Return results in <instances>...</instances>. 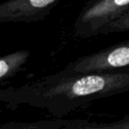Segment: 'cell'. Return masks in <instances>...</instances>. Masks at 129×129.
<instances>
[{"instance_id":"6da1fadb","label":"cell","mask_w":129,"mask_h":129,"mask_svg":"<svg viewBox=\"0 0 129 129\" xmlns=\"http://www.w3.org/2000/svg\"><path fill=\"white\" fill-rule=\"evenodd\" d=\"M127 91L129 67L93 72L64 69L20 87L0 89V102L11 109L27 105L61 117L95 100Z\"/></svg>"},{"instance_id":"8992f818","label":"cell","mask_w":129,"mask_h":129,"mask_svg":"<svg viewBox=\"0 0 129 129\" xmlns=\"http://www.w3.org/2000/svg\"><path fill=\"white\" fill-rule=\"evenodd\" d=\"M129 30V8L126 9L123 13H121L119 16L108 22L106 25L101 27L97 34L101 33H115V32H123Z\"/></svg>"},{"instance_id":"7a4b0ae2","label":"cell","mask_w":129,"mask_h":129,"mask_svg":"<svg viewBox=\"0 0 129 129\" xmlns=\"http://www.w3.org/2000/svg\"><path fill=\"white\" fill-rule=\"evenodd\" d=\"M129 8V0H93L79 15L75 33L86 37L98 30Z\"/></svg>"},{"instance_id":"277c9868","label":"cell","mask_w":129,"mask_h":129,"mask_svg":"<svg viewBox=\"0 0 129 129\" xmlns=\"http://www.w3.org/2000/svg\"><path fill=\"white\" fill-rule=\"evenodd\" d=\"M58 0H3L0 23L34 22L43 19Z\"/></svg>"},{"instance_id":"3957f363","label":"cell","mask_w":129,"mask_h":129,"mask_svg":"<svg viewBox=\"0 0 129 129\" xmlns=\"http://www.w3.org/2000/svg\"><path fill=\"white\" fill-rule=\"evenodd\" d=\"M129 67V39L82 56L64 69L75 72L110 71Z\"/></svg>"},{"instance_id":"5b68a950","label":"cell","mask_w":129,"mask_h":129,"mask_svg":"<svg viewBox=\"0 0 129 129\" xmlns=\"http://www.w3.org/2000/svg\"><path fill=\"white\" fill-rule=\"evenodd\" d=\"M27 49L16 50L14 52L0 56V89L1 85L14 77L29 58Z\"/></svg>"},{"instance_id":"52a82bcc","label":"cell","mask_w":129,"mask_h":129,"mask_svg":"<svg viewBox=\"0 0 129 129\" xmlns=\"http://www.w3.org/2000/svg\"><path fill=\"white\" fill-rule=\"evenodd\" d=\"M99 127H106V128H129V117L125 118L121 121H118L113 124H108V125H101Z\"/></svg>"}]
</instances>
